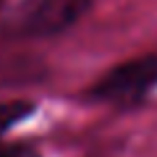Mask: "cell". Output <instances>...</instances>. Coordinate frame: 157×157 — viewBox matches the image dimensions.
Segmentation results:
<instances>
[{
	"mask_svg": "<svg viewBox=\"0 0 157 157\" xmlns=\"http://www.w3.org/2000/svg\"><path fill=\"white\" fill-rule=\"evenodd\" d=\"M157 89V55H141L121 63L89 89V94L110 105H136L141 97Z\"/></svg>",
	"mask_w": 157,
	"mask_h": 157,
	"instance_id": "cell-1",
	"label": "cell"
},
{
	"mask_svg": "<svg viewBox=\"0 0 157 157\" xmlns=\"http://www.w3.org/2000/svg\"><path fill=\"white\" fill-rule=\"evenodd\" d=\"M89 6L92 0H34L21 16V29L32 37H52L73 26Z\"/></svg>",
	"mask_w": 157,
	"mask_h": 157,
	"instance_id": "cell-2",
	"label": "cell"
},
{
	"mask_svg": "<svg viewBox=\"0 0 157 157\" xmlns=\"http://www.w3.org/2000/svg\"><path fill=\"white\" fill-rule=\"evenodd\" d=\"M34 113L32 102H24V100H11V102H0V136L6 134L8 128H13L16 123H21L26 115Z\"/></svg>",
	"mask_w": 157,
	"mask_h": 157,
	"instance_id": "cell-3",
	"label": "cell"
},
{
	"mask_svg": "<svg viewBox=\"0 0 157 157\" xmlns=\"http://www.w3.org/2000/svg\"><path fill=\"white\" fill-rule=\"evenodd\" d=\"M0 157H39V152L24 144H0Z\"/></svg>",
	"mask_w": 157,
	"mask_h": 157,
	"instance_id": "cell-4",
	"label": "cell"
},
{
	"mask_svg": "<svg viewBox=\"0 0 157 157\" xmlns=\"http://www.w3.org/2000/svg\"><path fill=\"white\" fill-rule=\"evenodd\" d=\"M3 3H6V0H0V8H3Z\"/></svg>",
	"mask_w": 157,
	"mask_h": 157,
	"instance_id": "cell-5",
	"label": "cell"
}]
</instances>
